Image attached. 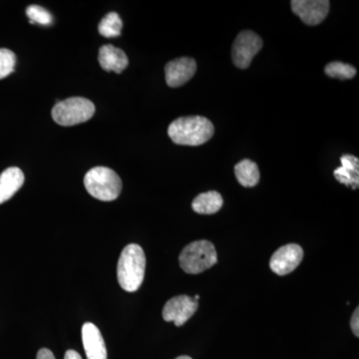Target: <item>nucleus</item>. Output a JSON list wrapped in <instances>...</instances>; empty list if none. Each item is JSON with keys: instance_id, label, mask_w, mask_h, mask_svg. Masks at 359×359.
I'll use <instances>...</instances> for the list:
<instances>
[{"instance_id": "nucleus-1", "label": "nucleus", "mask_w": 359, "mask_h": 359, "mask_svg": "<svg viewBox=\"0 0 359 359\" xmlns=\"http://www.w3.org/2000/svg\"><path fill=\"white\" fill-rule=\"evenodd\" d=\"M214 125L202 116L180 117L170 124L168 135L177 145L201 146L214 136Z\"/></svg>"}, {"instance_id": "nucleus-2", "label": "nucleus", "mask_w": 359, "mask_h": 359, "mask_svg": "<svg viewBox=\"0 0 359 359\" xmlns=\"http://www.w3.org/2000/svg\"><path fill=\"white\" fill-rule=\"evenodd\" d=\"M146 271L145 252L140 245L130 244L120 255L117 266V278L120 287L128 292L140 289Z\"/></svg>"}, {"instance_id": "nucleus-3", "label": "nucleus", "mask_w": 359, "mask_h": 359, "mask_svg": "<svg viewBox=\"0 0 359 359\" xmlns=\"http://www.w3.org/2000/svg\"><path fill=\"white\" fill-rule=\"evenodd\" d=\"M84 186L92 197L111 202L121 194L122 180L110 168L95 167L85 175Z\"/></svg>"}, {"instance_id": "nucleus-4", "label": "nucleus", "mask_w": 359, "mask_h": 359, "mask_svg": "<svg viewBox=\"0 0 359 359\" xmlns=\"http://www.w3.org/2000/svg\"><path fill=\"white\" fill-rule=\"evenodd\" d=\"M179 262L180 266L187 273L197 275L215 266L218 262V255L212 243L197 241L184 248Z\"/></svg>"}, {"instance_id": "nucleus-5", "label": "nucleus", "mask_w": 359, "mask_h": 359, "mask_svg": "<svg viewBox=\"0 0 359 359\" xmlns=\"http://www.w3.org/2000/svg\"><path fill=\"white\" fill-rule=\"evenodd\" d=\"M95 113V106L86 98L72 97L59 101L52 108L51 115L54 121L60 126H74L88 121Z\"/></svg>"}, {"instance_id": "nucleus-6", "label": "nucleus", "mask_w": 359, "mask_h": 359, "mask_svg": "<svg viewBox=\"0 0 359 359\" xmlns=\"http://www.w3.org/2000/svg\"><path fill=\"white\" fill-rule=\"evenodd\" d=\"M263 47V40L257 33L245 30L238 35L231 49L233 65L240 69H247L252 59Z\"/></svg>"}, {"instance_id": "nucleus-7", "label": "nucleus", "mask_w": 359, "mask_h": 359, "mask_svg": "<svg viewBox=\"0 0 359 359\" xmlns=\"http://www.w3.org/2000/svg\"><path fill=\"white\" fill-rule=\"evenodd\" d=\"M198 301L188 295H178L169 299L163 309V318L174 321L176 327H182L197 311Z\"/></svg>"}, {"instance_id": "nucleus-8", "label": "nucleus", "mask_w": 359, "mask_h": 359, "mask_svg": "<svg viewBox=\"0 0 359 359\" xmlns=\"http://www.w3.org/2000/svg\"><path fill=\"white\" fill-rule=\"evenodd\" d=\"M304 259V250L297 244H289L280 248L271 257L269 266L278 276L289 275L294 271Z\"/></svg>"}, {"instance_id": "nucleus-9", "label": "nucleus", "mask_w": 359, "mask_h": 359, "mask_svg": "<svg viewBox=\"0 0 359 359\" xmlns=\"http://www.w3.org/2000/svg\"><path fill=\"white\" fill-rule=\"evenodd\" d=\"M290 6L295 15L306 25L311 26L323 22L330 11L327 0H292Z\"/></svg>"}, {"instance_id": "nucleus-10", "label": "nucleus", "mask_w": 359, "mask_h": 359, "mask_svg": "<svg viewBox=\"0 0 359 359\" xmlns=\"http://www.w3.org/2000/svg\"><path fill=\"white\" fill-rule=\"evenodd\" d=\"M197 71V63L193 58L182 57L170 61L165 67L168 86L176 87L186 84Z\"/></svg>"}, {"instance_id": "nucleus-11", "label": "nucleus", "mask_w": 359, "mask_h": 359, "mask_svg": "<svg viewBox=\"0 0 359 359\" xmlns=\"http://www.w3.org/2000/svg\"><path fill=\"white\" fill-rule=\"evenodd\" d=\"M82 341L87 359H107V349L100 330L92 323L82 327Z\"/></svg>"}, {"instance_id": "nucleus-12", "label": "nucleus", "mask_w": 359, "mask_h": 359, "mask_svg": "<svg viewBox=\"0 0 359 359\" xmlns=\"http://www.w3.org/2000/svg\"><path fill=\"white\" fill-rule=\"evenodd\" d=\"M99 63L103 70L120 74L129 65L128 57L125 52L113 45H104L99 50Z\"/></svg>"}, {"instance_id": "nucleus-13", "label": "nucleus", "mask_w": 359, "mask_h": 359, "mask_svg": "<svg viewBox=\"0 0 359 359\" xmlns=\"http://www.w3.org/2000/svg\"><path fill=\"white\" fill-rule=\"evenodd\" d=\"M25 183V174L20 168L11 167L0 175V204L7 202Z\"/></svg>"}, {"instance_id": "nucleus-14", "label": "nucleus", "mask_w": 359, "mask_h": 359, "mask_svg": "<svg viewBox=\"0 0 359 359\" xmlns=\"http://www.w3.org/2000/svg\"><path fill=\"white\" fill-rule=\"evenodd\" d=\"M341 167L334 170L335 179L339 183L351 186L353 189L358 188L359 184V160L355 156L344 155L340 158Z\"/></svg>"}, {"instance_id": "nucleus-15", "label": "nucleus", "mask_w": 359, "mask_h": 359, "mask_svg": "<svg viewBox=\"0 0 359 359\" xmlns=\"http://www.w3.org/2000/svg\"><path fill=\"white\" fill-rule=\"evenodd\" d=\"M224 201L221 194L216 191L200 194L193 201L194 211L201 215L216 214L223 207Z\"/></svg>"}, {"instance_id": "nucleus-16", "label": "nucleus", "mask_w": 359, "mask_h": 359, "mask_svg": "<svg viewBox=\"0 0 359 359\" xmlns=\"http://www.w3.org/2000/svg\"><path fill=\"white\" fill-rule=\"evenodd\" d=\"M235 175L238 183L247 188L257 186L261 178L259 167L256 163L249 159L241 161L236 165Z\"/></svg>"}, {"instance_id": "nucleus-17", "label": "nucleus", "mask_w": 359, "mask_h": 359, "mask_svg": "<svg viewBox=\"0 0 359 359\" xmlns=\"http://www.w3.org/2000/svg\"><path fill=\"white\" fill-rule=\"evenodd\" d=\"M122 27L123 22L119 14L110 13L101 20L98 26V32L102 36L111 39V37L120 36Z\"/></svg>"}, {"instance_id": "nucleus-18", "label": "nucleus", "mask_w": 359, "mask_h": 359, "mask_svg": "<svg viewBox=\"0 0 359 359\" xmlns=\"http://www.w3.org/2000/svg\"><path fill=\"white\" fill-rule=\"evenodd\" d=\"M325 73L328 77L337 78L340 80L353 79L356 75V69L353 65L334 61L325 66Z\"/></svg>"}, {"instance_id": "nucleus-19", "label": "nucleus", "mask_w": 359, "mask_h": 359, "mask_svg": "<svg viewBox=\"0 0 359 359\" xmlns=\"http://www.w3.org/2000/svg\"><path fill=\"white\" fill-rule=\"evenodd\" d=\"M26 15L29 18L30 23H39L41 25H50L53 22L51 13L43 7L39 6H29L26 8Z\"/></svg>"}, {"instance_id": "nucleus-20", "label": "nucleus", "mask_w": 359, "mask_h": 359, "mask_svg": "<svg viewBox=\"0 0 359 359\" xmlns=\"http://www.w3.org/2000/svg\"><path fill=\"white\" fill-rule=\"evenodd\" d=\"M16 65V56L9 49L0 48V79H4L13 72Z\"/></svg>"}, {"instance_id": "nucleus-21", "label": "nucleus", "mask_w": 359, "mask_h": 359, "mask_svg": "<svg viewBox=\"0 0 359 359\" xmlns=\"http://www.w3.org/2000/svg\"><path fill=\"white\" fill-rule=\"evenodd\" d=\"M351 330L356 337H359V309H356L351 321Z\"/></svg>"}, {"instance_id": "nucleus-22", "label": "nucleus", "mask_w": 359, "mask_h": 359, "mask_svg": "<svg viewBox=\"0 0 359 359\" xmlns=\"http://www.w3.org/2000/svg\"><path fill=\"white\" fill-rule=\"evenodd\" d=\"M36 359H55V356H54L53 353L49 349L47 348H41L37 353Z\"/></svg>"}, {"instance_id": "nucleus-23", "label": "nucleus", "mask_w": 359, "mask_h": 359, "mask_svg": "<svg viewBox=\"0 0 359 359\" xmlns=\"http://www.w3.org/2000/svg\"><path fill=\"white\" fill-rule=\"evenodd\" d=\"M65 359H82L81 355L75 351H66Z\"/></svg>"}, {"instance_id": "nucleus-24", "label": "nucleus", "mask_w": 359, "mask_h": 359, "mask_svg": "<svg viewBox=\"0 0 359 359\" xmlns=\"http://www.w3.org/2000/svg\"><path fill=\"white\" fill-rule=\"evenodd\" d=\"M176 359H192V358H191L190 356L183 355V356H179V358H177Z\"/></svg>"}, {"instance_id": "nucleus-25", "label": "nucleus", "mask_w": 359, "mask_h": 359, "mask_svg": "<svg viewBox=\"0 0 359 359\" xmlns=\"http://www.w3.org/2000/svg\"><path fill=\"white\" fill-rule=\"evenodd\" d=\"M194 299H196V301H198V299H200V295H196V297H194Z\"/></svg>"}]
</instances>
